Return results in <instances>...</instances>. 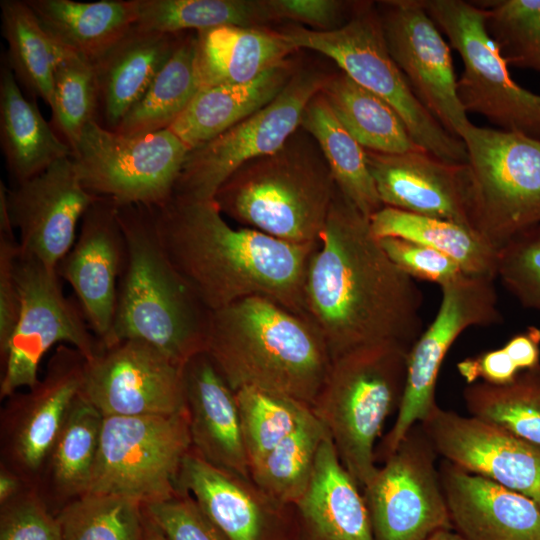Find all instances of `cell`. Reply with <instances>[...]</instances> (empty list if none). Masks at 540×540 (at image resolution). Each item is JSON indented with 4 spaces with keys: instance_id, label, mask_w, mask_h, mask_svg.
<instances>
[{
    "instance_id": "1",
    "label": "cell",
    "mask_w": 540,
    "mask_h": 540,
    "mask_svg": "<svg viewBox=\"0 0 540 540\" xmlns=\"http://www.w3.org/2000/svg\"><path fill=\"white\" fill-rule=\"evenodd\" d=\"M423 294L373 234L370 219L337 189L304 282L306 316L332 360L396 343L409 350L423 332Z\"/></svg>"
},
{
    "instance_id": "2",
    "label": "cell",
    "mask_w": 540,
    "mask_h": 540,
    "mask_svg": "<svg viewBox=\"0 0 540 540\" xmlns=\"http://www.w3.org/2000/svg\"><path fill=\"white\" fill-rule=\"evenodd\" d=\"M153 209L165 252L208 310L261 296L306 316L305 276L319 243H290L233 228L214 200L173 195Z\"/></svg>"
},
{
    "instance_id": "3",
    "label": "cell",
    "mask_w": 540,
    "mask_h": 540,
    "mask_svg": "<svg viewBox=\"0 0 540 540\" xmlns=\"http://www.w3.org/2000/svg\"><path fill=\"white\" fill-rule=\"evenodd\" d=\"M204 353L235 392L254 388L311 407L332 363L308 317L261 296L210 311Z\"/></svg>"
},
{
    "instance_id": "4",
    "label": "cell",
    "mask_w": 540,
    "mask_h": 540,
    "mask_svg": "<svg viewBox=\"0 0 540 540\" xmlns=\"http://www.w3.org/2000/svg\"><path fill=\"white\" fill-rule=\"evenodd\" d=\"M127 246L112 327L102 346L146 341L184 367L205 352L210 310L165 252L153 207L118 206Z\"/></svg>"
},
{
    "instance_id": "5",
    "label": "cell",
    "mask_w": 540,
    "mask_h": 540,
    "mask_svg": "<svg viewBox=\"0 0 540 540\" xmlns=\"http://www.w3.org/2000/svg\"><path fill=\"white\" fill-rule=\"evenodd\" d=\"M336 191L324 158L292 136L279 150L237 169L213 200L222 214L251 229L317 244Z\"/></svg>"
},
{
    "instance_id": "6",
    "label": "cell",
    "mask_w": 540,
    "mask_h": 540,
    "mask_svg": "<svg viewBox=\"0 0 540 540\" xmlns=\"http://www.w3.org/2000/svg\"><path fill=\"white\" fill-rule=\"evenodd\" d=\"M408 353L402 345L380 343L334 358L312 405L342 465L361 489L378 469L375 443L400 405Z\"/></svg>"
},
{
    "instance_id": "7",
    "label": "cell",
    "mask_w": 540,
    "mask_h": 540,
    "mask_svg": "<svg viewBox=\"0 0 540 540\" xmlns=\"http://www.w3.org/2000/svg\"><path fill=\"white\" fill-rule=\"evenodd\" d=\"M281 33L297 50L331 58L353 81L386 101L420 148L446 162L467 163L463 140L450 134L413 93L389 52L378 11L371 5H362L332 30L294 26Z\"/></svg>"
},
{
    "instance_id": "8",
    "label": "cell",
    "mask_w": 540,
    "mask_h": 540,
    "mask_svg": "<svg viewBox=\"0 0 540 540\" xmlns=\"http://www.w3.org/2000/svg\"><path fill=\"white\" fill-rule=\"evenodd\" d=\"M467 154L471 228L497 252L540 224V140L470 124Z\"/></svg>"
},
{
    "instance_id": "9",
    "label": "cell",
    "mask_w": 540,
    "mask_h": 540,
    "mask_svg": "<svg viewBox=\"0 0 540 540\" xmlns=\"http://www.w3.org/2000/svg\"><path fill=\"white\" fill-rule=\"evenodd\" d=\"M191 450L187 410L170 415L104 417L87 493L118 495L142 505L175 496Z\"/></svg>"
},
{
    "instance_id": "10",
    "label": "cell",
    "mask_w": 540,
    "mask_h": 540,
    "mask_svg": "<svg viewBox=\"0 0 540 540\" xmlns=\"http://www.w3.org/2000/svg\"><path fill=\"white\" fill-rule=\"evenodd\" d=\"M463 62L457 93L465 111L498 129L540 140V95L516 83L486 28L487 13L463 0H421Z\"/></svg>"
},
{
    "instance_id": "11",
    "label": "cell",
    "mask_w": 540,
    "mask_h": 540,
    "mask_svg": "<svg viewBox=\"0 0 540 540\" xmlns=\"http://www.w3.org/2000/svg\"><path fill=\"white\" fill-rule=\"evenodd\" d=\"M189 147L169 129L122 134L89 123L72 150L84 188L117 206L159 207L174 194Z\"/></svg>"
},
{
    "instance_id": "12",
    "label": "cell",
    "mask_w": 540,
    "mask_h": 540,
    "mask_svg": "<svg viewBox=\"0 0 540 540\" xmlns=\"http://www.w3.org/2000/svg\"><path fill=\"white\" fill-rule=\"evenodd\" d=\"M20 313L6 351L0 355V398L30 388L43 356L55 345L77 349L87 361L102 349L76 298L63 291L55 269L20 252L17 263Z\"/></svg>"
},
{
    "instance_id": "13",
    "label": "cell",
    "mask_w": 540,
    "mask_h": 540,
    "mask_svg": "<svg viewBox=\"0 0 540 540\" xmlns=\"http://www.w3.org/2000/svg\"><path fill=\"white\" fill-rule=\"evenodd\" d=\"M328 77L317 71L297 70L268 105L190 149L173 195L213 200L218 188L237 169L279 150L300 126L305 107Z\"/></svg>"
},
{
    "instance_id": "14",
    "label": "cell",
    "mask_w": 540,
    "mask_h": 540,
    "mask_svg": "<svg viewBox=\"0 0 540 540\" xmlns=\"http://www.w3.org/2000/svg\"><path fill=\"white\" fill-rule=\"evenodd\" d=\"M495 279L463 274L441 286L442 299L432 323L413 344L407 358L403 396L390 431L380 445L383 459L437 406L435 387L442 362L467 328L502 322Z\"/></svg>"
},
{
    "instance_id": "15",
    "label": "cell",
    "mask_w": 540,
    "mask_h": 540,
    "mask_svg": "<svg viewBox=\"0 0 540 540\" xmlns=\"http://www.w3.org/2000/svg\"><path fill=\"white\" fill-rule=\"evenodd\" d=\"M436 455L417 424L362 488L374 540H425L452 527Z\"/></svg>"
},
{
    "instance_id": "16",
    "label": "cell",
    "mask_w": 540,
    "mask_h": 540,
    "mask_svg": "<svg viewBox=\"0 0 540 540\" xmlns=\"http://www.w3.org/2000/svg\"><path fill=\"white\" fill-rule=\"evenodd\" d=\"M86 359L59 345L45 374L26 392H15L1 414V464L38 487L53 444L82 389Z\"/></svg>"
},
{
    "instance_id": "17",
    "label": "cell",
    "mask_w": 540,
    "mask_h": 540,
    "mask_svg": "<svg viewBox=\"0 0 540 540\" xmlns=\"http://www.w3.org/2000/svg\"><path fill=\"white\" fill-rule=\"evenodd\" d=\"M183 369L156 346L124 339L86 360L81 394L103 417L186 410Z\"/></svg>"
},
{
    "instance_id": "18",
    "label": "cell",
    "mask_w": 540,
    "mask_h": 540,
    "mask_svg": "<svg viewBox=\"0 0 540 540\" xmlns=\"http://www.w3.org/2000/svg\"><path fill=\"white\" fill-rule=\"evenodd\" d=\"M378 15L389 52L423 106L452 135L472 124L457 93L450 45L421 0H389Z\"/></svg>"
},
{
    "instance_id": "19",
    "label": "cell",
    "mask_w": 540,
    "mask_h": 540,
    "mask_svg": "<svg viewBox=\"0 0 540 540\" xmlns=\"http://www.w3.org/2000/svg\"><path fill=\"white\" fill-rule=\"evenodd\" d=\"M100 197L82 185L71 157L6 188L8 215L20 252L57 270L77 238L78 224Z\"/></svg>"
},
{
    "instance_id": "20",
    "label": "cell",
    "mask_w": 540,
    "mask_h": 540,
    "mask_svg": "<svg viewBox=\"0 0 540 540\" xmlns=\"http://www.w3.org/2000/svg\"><path fill=\"white\" fill-rule=\"evenodd\" d=\"M420 425L445 461L525 495L540 506V445L438 405Z\"/></svg>"
},
{
    "instance_id": "21",
    "label": "cell",
    "mask_w": 540,
    "mask_h": 540,
    "mask_svg": "<svg viewBox=\"0 0 540 540\" xmlns=\"http://www.w3.org/2000/svg\"><path fill=\"white\" fill-rule=\"evenodd\" d=\"M176 486L228 540H295L293 505L275 499L252 478L207 462L192 449L182 461Z\"/></svg>"
},
{
    "instance_id": "22",
    "label": "cell",
    "mask_w": 540,
    "mask_h": 540,
    "mask_svg": "<svg viewBox=\"0 0 540 540\" xmlns=\"http://www.w3.org/2000/svg\"><path fill=\"white\" fill-rule=\"evenodd\" d=\"M126 257L118 206L111 199L100 197L85 212L77 238L56 271L71 286L101 344L112 327Z\"/></svg>"
},
{
    "instance_id": "23",
    "label": "cell",
    "mask_w": 540,
    "mask_h": 540,
    "mask_svg": "<svg viewBox=\"0 0 540 540\" xmlns=\"http://www.w3.org/2000/svg\"><path fill=\"white\" fill-rule=\"evenodd\" d=\"M365 154L383 206L471 228L466 164L446 162L425 150Z\"/></svg>"
},
{
    "instance_id": "24",
    "label": "cell",
    "mask_w": 540,
    "mask_h": 540,
    "mask_svg": "<svg viewBox=\"0 0 540 540\" xmlns=\"http://www.w3.org/2000/svg\"><path fill=\"white\" fill-rule=\"evenodd\" d=\"M451 526L466 540H540L531 498L444 461L439 471Z\"/></svg>"
},
{
    "instance_id": "25",
    "label": "cell",
    "mask_w": 540,
    "mask_h": 540,
    "mask_svg": "<svg viewBox=\"0 0 540 540\" xmlns=\"http://www.w3.org/2000/svg\"><path fill=\"white\" fill-rule=\"evenodd\" d=\"M191 449L207 462L250 476L236 393L206 353L183 369Z\"/></svg>"
},
{
    "instance_id": "26",
    "label": "cell",
    "mask_w": 540,
    "mask_h": 540,
    "mask_svg": "<svg viewBox=\"0 0 540 540\" xmlns=\"http://www.w3.org/2000/svg\"><path fill=\"white\" fill-rule=\"evenodd\" d=\"M295 540H374L360 486L342 465L328 435L312 480L293 504Z\"/></svg>"
},
{
    "instance_id": "27",
    "label": "cell",
    "mask_w": 540,
    "mask_h": 540,
    "mask_svg": "<svg viewBox=\"0 0 540 540\" xmlns=\"http://www.w3.org/2000/svg\"><path fill=\"white\" fill-rule=\"evenodd\" d=\"M186 33L150 32L133 26L92 62L98 85L100 125L112 131L118 127Z\"/></svg>"
},
{
    "instance_id": "28",
    "label": "cell",
    "mask_w": 540,
    "mask_h": 540,
    "mask_svg": "<svg viewBox=\"0 0 540 540\" xmlns=\"http://www.w3.org/2000/svg\"><path fill=\"white\" fill-rule=\"evenodd\" d=\"M196 37L200 89L250 82L297 51L281 31L263 27L221 26Z\"/></svg>"
},
{
    "instance_id": "29",
    "label": "cell",
    "mask_w": 540,
    "mask_h": 540,
    "mask_svg": "<svg viewBox=\"0 0 540 540\" xmlns=\"http://www.w3.org/2000/svg\"><path fill=\"white\" fill-rule=\"evenodd\" d=\"M0 144L13 184L72 156L36 102L25 96L4 55L0 68Z\"/></svg>"
},
{
    "instance_id": "30",
    "label": "cell",
    "mask_w": 540,
    "mask_h": 540,
    "mask_svg": "<svg viewBox=\"0 0 540 540\" xmlns=\"http://www.w3.org/2000/svg\"><path fill=\"white\" fill-rule=\"evenodd\" d=\"M296 71L289 59L250 82L199 89L168 129L189 149L200 146L268 105Z\"/></svg>"
},
{
    "instance_id": "31",
    "label": "cell",
    "mask_w": 540,
    "mask_h": 540,
    "mask_svg": "<svg viewBox=\"0 0 540 540\" xmlns=\"http://www.w3.org/2000/svg\"><path fill=\"white\" fill-rule=\"evenodd\" d=\"M62 51L95 61L135 24L133 0H25Z\"/></svg>"
},
{
    "instance_id": "32",
    "label": "cell",
    "mask_w": 540,
    "mask_h": 540,
    "mask_svg": "<svg viewBox=\"0 0 540 540\" xmlns=\"http://www.w3.org/2000/svg\"><path fill=\"white\" fill-rule=\"evenodd\" d=\"M103 419L100 411L79 393L53 444L37 487L51 511L54 509L56 513L87 493Z\"/></svg>"
},
{
    "instance_id": "33",
    "label": "cell",
    "mask_w": 540,
    "mask_h": 540,
    "mask_svg": "<svg viewBox=\"0 0 540 540\" xmlns=\"http://www.w3.org/2000/svg\"><path fill=\"white\" fill-rule=\"evenodd\" d=\"M370 225L378 239L423 244L451 258L467 275L497 279L498 252L465 225L385 206L370 217Z\"/></svg>"
},
{
    "instance_id": "34",
    "label": "cell",
    "mask_w": 540,
    "mask_h": 540,
    "mask_svg": "<svg viewBox=\"0 0 540 540\" xmlns=\"http://www.w3.org/2000/svg\"><path fill=\"white\" fill-rule=\"evenodd\" d=\"M300 126L317 142L337 189L347 200L369 219L384 207L365 149L340 123L320 92L305 107Z\"/></svg>"
},
{
    "instance_id": "35",
    "label": "cell",
    "mask_w": 540,
    "mask_h": 540,
    "mask_svg": "<svg viewBox=\"0 0 540 540\" xmlns=\"http://www.w3.org/2000/svg\"><path fill=\"white\" fill-rule=\"evenodd\" d=\"M320 93L340 123L365 150L389 154L423 150L386 101L345 73L329 76Z\"/></svg>"
},
{
    "instance_id": "36",
    "label": "cell",
    "mask_w": 540,
    "mask_h": 540,
    "mask_svg": "<svg viewBox=\"0 0 540 540\" xmlns=\"http://www.w3.org/2000/svg\"><path fill=\"white\" fill-rule=\"evenodd\" d=\"M199 89L196 32L186 33L114 131L132 135L168 129Z\"/></svg>"
},
{
    "instance_id": "37",
    "label": "cell",
    "mask_w": 540,
    "mask_h": 540,
    "mask_svg": "<svg viewBox=\"0 0 540 540\" xmlns=\"http://www.w3.org/2000/svg\"><path fill=\"white\" fill-rule=\"evenodd\" d=\"M4 57L28 95L51 101L54 73L61 50L40 26L25 0H1Z\"/></svg>"
},
{
    "instance_id": "38",
    "label": "cell",
    "mask_w": 540,
    "mask_h": 540,
    "mask_svg": "<svg viewBox=\"0 0 540 540\" xmlns=\"http://www.w3.org/2000/svg\"><path fill=\"white\" fill-rule=\"evenodd\" d=\"M134 27L178 34L221 26L262 27L272 21L265 0H133Z\"/></svg>"
},
{
    "instance_id": "39",
    "label": "cell",
    "mask_w": 540,
    "mask_h": 540,
    "mask_svg": "<svg viewBox=\"0 0 540 540\" xmlns=\"http://www.w3.org/2000/svg\"><path fill=\"white\" fill-rule=\"evenodd\" d=\"M329 435L313 414L250 467L252 480L275 499L296 503L312 480L319 449Z\"/></svg>"
},
{
    "instance_id": "40",
    "label": "cell",
    "mask_w": 540,
    "mask_h": 540,
    "mask_svg": "<svg viewBox=\"0 0 540 540\" xmlns=\"http://www.w3.org/2000/svg\"><path fill=\"white\" fill-rule=\"evenodd\" d=\"M463 398L471 416L540 445V365L506 385L471 383Z\"/></svg>"
},
{
    "instance_id": "41",
    "label": "cell",
    "mask_w": 540,
    "mask_h": 540,
    "mask_svg": "<svg viewBox=\"0 0 540 540\" xmlns=\"http://www.w3.org/2000/svg\"><path fill=\"white\" fill-rule=\"evenodd\" d=\"M61 540H142L140 502L118 495L85 493L56 513Z\"/></svg>"
},
{
    "instance_id": "42",
    "label": "cell",
    "mask_w": 540,
    "mask_h": 540,
    "mask_svg": "<svg viewBox=\"0 0 540 540\" xmlns=\"http://www.w3.org/2000/svg\"><path fill=\"white\" fill-rule=\"evenodd\" d=\"M49 106L53 130L72 151L85 127L98 122V85L90 60L61 50Z\"/></svg>"
},
{
    "instance_id": "43",
    "label": "cell",
    "mask_w": 540,
    "mask_h": 540,
    "mask_svg": "<svg viewBox=\"0 0 540 540\" xmlns=\"http://www.w3.org/2000/svg\"><path fill=\"white\" fill-rule=\"evenodd\" d=\"M235 393L250 467L313 414L310 405L286 396L254 388Z\"/></svg>"
},
{
    "instance_id": "44",
    "label": "cell",
    "mask_w": 540,
    "mask_h": 540,
    "mask_svg": "<svg viewBox=\"0 0 540 540\" xmlns=\"http://www.w3.org/2000/svg\"><path fill=\"white\" fill-rule=\"evenodd\" d=\"M508 65L540 71V0L477 2Z\"/></svg>"
},
{
    "instance_id": "45",
    "label": "cell",
    "mask_w": 540,
    "mask_h": 540,
    "mask_svg": "<svg viewBox=\"0 0 540 540\" xmlns=\"http://www.w3.org/2000/svg\"><path fill=\"white\" fill-rule=\"evenodd\" d=\"M497 278L523 307L540 311V224L498 251Z\"/></svg>"
},
{
    "instance_id": "46",
    "label": "cell",
    "mask_w": 540,
    "mask_h": 540,
    "mask_svg": "<svg viewBox=\"0 0 540 540\" xmlns=\"http://www.w3.org/2000/svg\"><path fill=\"white\" fill-rule=\"evenodd\" d=\"M0 507V540H61L56 515L36 486Z\"/></svg>"
},
{
    "instance_id": "47",
    "label": "cell",
    "mask_w": 540,
    "mask_h": 540,
    "mask_svg": "<svg viewBox=\"0 0 540 540\" xmlns=\"http://www.w3.org/2000/svg\"><path fill=\"white\" fill-rule=\"evenodd\" d=\"M19 254V241L8 215L6 187L2 181L0 182V355L7 349L20 313L21 302L17 280Z\"/></svg>"
},
{
    "instance_id": "48",
    "label": "cell",
    "mask_w": 540,
    "mask_h": 540,
    "mask_svg": "<svg viewBox=\"0 0 540 540\" xmlns=\"http://www.w3.org/2000/svg\"><path fill=\"white\" fill-rule=\"evenodd\" d=\"M142 506L168 540H228L187 493Z\"/></svg>"
},
{
    "instance_id": "49",
    "label": "cell",
    "mask_w": 540,
    "mask_h": 540,
    "mask_svg": "<svg viewBox=\"0 0 540 540\" xmlns=\"http://www.w3.org/2000/svg\"><path fill=\"white\" fill-rule=\"evenodd\" d=\"M393 263L412 279L443 286L465 274L445 254L423 244L396 237L379 239Z\"/></svg>"
},
{
    "instance_id": "50",
    "label": "cell",
    "mask_w": 540,
    "mask_h": 540,
    "mask_svg": "<svg viewBox=\"0 0 540 540\" xmlns=\"http://www.w3.org/2000/svg\"><path fill=\"white\" fill-rule=\"evenodd\" d=\"M272 21L291 20L315 30L338 28L347 3L337 0H265Z\"/></svg>"
},
{
    "instance_id": "51",
    "label": "cell",
    "mask_w": 540,
    "mask_h": 540,
    "mask_svg": "<svg viewBox=\"0 0 540 540\" xmlns=\"http://www.w3.org/2000/svg\"><path fill=\"white\" fill-rule=\"evenodd\" d=\"M457 369L468 384L482 378L493 385H506L521 372L503 347L466 358L457 364Z\"/></svg>"
},
{
    "instance_id": "52",
    "label": "cell",
    "mask_w": 540,
    "mask_h": 540,
    "mask_svg": "<svg viewBox=\"0 0 540 540\" xmlns=\"http://www.w3.org/2000/svg\"><path fill=\"white\" fill-rule=\"evenodd\" d=\"M520 371L540 365V328L529 326L503 346Z\"/></svg>"
},
{
    "instance_id": "53",
    "label": "cell",
    "mask_w": 540,
    "mask_h": 540,
    "mask_svg": "<svg viewBox=\"0 0 540 540\" xmlns=\"http://www.w3.org/2000/svg\"><path fill=\"white\" fill-rule=\"evenodd\" d=\"M30 484L17 473L1 464L0 468V505L22 493Z\"/></svg>"
},
{
    "instance_id": "54",
    "label": "cell",
    "mask_w": 540,
    "mask_h": 540,
    "mask_svg": "<svg viewBox=\"0 0 540 540\" xmlns=\"http://www.w3.org/2000/svg\"><path fill=\"white\" fill-rule=\"evenodd\" d=\"M144 511V510H143ZM142 540H168L159 527L144 512V532Z\"/></svg>"
},
{
    "instance_id": "55",
    "label": "cell",
    "mask_w": 540,
    "mask_h": 540,
    "mask_svg": "<svg viewBox=\"0 0 540 540\" xmlns=\"http://www.w3.org/2000/svg\"><path fill=\"white\" fill-rule=\"evenodd\" d=\"M425 540H466V539L463 538L456 531H452L450 528V529H443V530L437 531L436 533L426 538Z\"/></svg>"
}]
</instances>
